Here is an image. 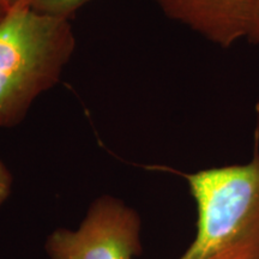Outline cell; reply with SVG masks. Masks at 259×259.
<instances>
[{
    "instance_id": "obj_8",
    "label": "cell",
    "mask_w": 259,
    "mask_h": 259,
    "mask_svg": "<svg viewBox=\"0 0 259 259\" xmlns=\"http://www.w3.org/2000/svg\"><path fill=\"white\" fill-rule=\"evenodd\" d=\"M11 6H9V5H6V4H3V3H0V22H2L3 19H4L6 14H8L9 9L11 8Z\"/></svg>"
},
{
    "instance_id": "obj_6",
    "label": "cell",
    "mask_w": 259,
    "mask_h": 259,
    "mask_svg": "<svg viewBox=\"0 0 259 259\" xmlns=\"http://www.w3.org/2000/svg\"><path fill=\"white\" fill-rule=\"evenodd\" d=\"M14 177L6 164L0 160V206L9 199L12 192Z\"/></svg>"
},
{
    "instance_id": "obj_1",
    "label": "cell",
    "mask_w": 259,
    "mask_h": 259,
    "mask_svg": "<svg viewBox=\"0 0 259 259\" xmlns=\"http://www.w3.org/2000/svg\"><path fill=\"white\" fill-rule=\"evenodd\" d=\"M76 50L70 19L17 0L0 22V128L21 124L35 100L56 87Z\"/></svg>"
},
{
    "instance_id": "obj_2",
    "label": "cell",
    "mask_w": 259,
    "mask_h": 259,
    "mask_svg": "<svg viewBox=\"0 0 259 259\" xmlns=\"http://www.w3.org/2000/svg\"><path fill=\"white\" fill-rule=\"evenodd\" d=\"M173 171L197 206L196 236L178 259H259V153L247 163Z\"/></svg>"
},
{
    "instance_id": "obj_4",
    "label": "cell",
    "mask_w": 259,
    "mask_h": 259,
    "mask_svg": "<svg viewBox=\"0 0 259 259\" xmlns=\"http://www.w3.org/2000/svg\"><path fill=\"white\" fill-rule=\"evenodd\" d=\"M170 19L220 47L247 37L255 0H154Z\"/></svg>"
},
{
    "instance_id": "obj_7",
    "label": "cell",
    "mask_w": 259,
    "mask_h": 259,
    "mask_svg": "<svg viewBox=\"0 0 259 259\" xmlns=\"http://www.w3.org/2000/svg\"><path fill=\"white\" fill-rule=\"evenodd\" d=\"M247 38L251 44L259 45V0H255L253 15H252L250 30H248Z\"/></svg>"
},
{
    "instance_id": "obj_5",
    "label": "cell",
    "mask_w": 259,
    "mask_h": 259,
    "mask_svg": "<svg viewBox=\"0 0 259 259\" xmlns=\"http://www.w3.org/2000/svg\"><path fill=\"white\" fill-rule=\"evenodd\" d=\"M22 2L38 14L71 19L90 0H22Z\"/></svg>"
},
{
    "instance_id": "obj_9",
    "label": "cell",
    "mask_w": 259,
    "mask_h": 259,
    "mask_svg": "<svg viewBox=\"0 0 259 259\" xmlns=\"http://www.w3.org/2000/svg\"><path fill=\"white\" fill-rule=\"evenodd\" d=\"M16 2H17V0H0V3H3V4H6V5H9V6L14 5Z\"/></svg>"
},
{
    "instance_id": "obj_3",
    "label": "cell",
    "mask_w": 259,
    "mask_h": 259,
    "mask_svg": "<svg viewBox=\"0 0 259 259\" xmlns=\"http://www.w3.org/2000/svg\"><path fill=\"white\" fill-rule=\"evenodd\" d=\"M142 221L121 199L94 200L78 229L59 228L48 236L51 259H134L142 253Z\"/></svg>"
}]
</instances>
